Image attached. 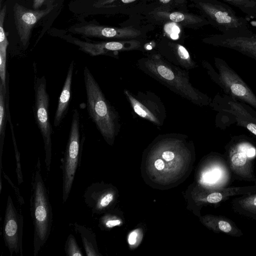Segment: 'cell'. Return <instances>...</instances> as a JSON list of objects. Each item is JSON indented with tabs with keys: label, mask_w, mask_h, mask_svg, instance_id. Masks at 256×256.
Wrapping results in <instances>:
<instances>
[{
	"label": "cell",
	"mask_w": 256,
	"mask_h": 256,
	"mask_svg": "<svg viewBox=\"0 0 256 256\" xmlns=\"http://www.w3.org/2000/svg\"><path fill=\"white\" fill-rule=\"evenodd\" d=\"M138 67L170 90L198 106L210 105L212 100L192 84L188 72L158 54L140 60Z\"/></svg>",
	"instance_id": "obj_1"
},
{
	"label": "cell",
	"mask_w": 256,
	"mask_h": 256,
	"mask_svg": "<svg viewBox=\"0 0 256 256\" xmlns=\"http://www.w3.org/2000/svg\"><path fill=\"white\" fill-rule=\"evenodd\" d=\"M30 202L34 226V256H36L49 238L52 223V208L42 178L39 157L32 170Z\"/></svg>",
	"instance_id": "obj_2"
},
{
	"label": "cell",
	"mask_w": 256,
	"mask_h": 256,
	"mask_svg": "<svg viewBox=\"0 0 256 256\" xmlns=\"http://www.w3.org/2000/svg\"><path fill=\"white\" fill-rule=\"evenodd\" d=\"M84 79L88 114L104 139L110 144L120 130L119 115L87 66L84 69Z\"/></svg>",
	"instance_id": "obj_3"
},
{
	"label": "cell",
	"mask_w": 256,
	"mask_h": 256,
	"mask_svg": "<svg viewBox=\"0 0 256 256\" xmlns=\"http://www.w3.org/2000/svg\"><path fill=\"white\" fill-rule=\"evenodd\" d=\"M84 139L81 134L80 114L78 110L74 109L64 156L61 159L63 202L69 197L77 168L80 166Z\"/></svg>",
	"instance_id": "obj_4"
},
{
	"label": "cell",
	"mask_w": 256,
	"mask_h": 256,
	"mask_svg": "<svg viewBox=\"0 0 256 256\" xmlns=\"http://www.w3.org/2000/svg\"><path fill=\"white\" fill-rule=\"evenodd\" d=\"M224 154L234 179L256 182L254 158L256 148L245 136L232 138L225 147Z\"/></svg>",
	"instance_id": "obj_5"
},
{
	"label": "cell",
	"mask_w": 256,
	"mask_h": 256,
	"mask_svg": "<svg viewBox=\"0 0 256 256\" xmlns=\"http://www.w3.org/2000/svg\"><path fill=\"white\" fill-rule=\"evenodd\" d=\"M214 64L218 73L210 64L206 68L211 79L226 95L256 109V96L238 74L220 58H215Z\"/></svg>",
	"instance_id": "obj_6"
},
{
	"label": "cell",
	"mask_w": 256,
	"mask_h": 256,
	"mask_svg": "<svg viewBox=\"0 0 256 256\" xmlns=\"http://www.w3.org/2000/svg\"><path fill=\"white\" fill-rule=\"evenodd\" d=\"M34 90V116L42 137L45 152L44 162L46 170L49 172L52 158V136L53 130L50 120V97L46 91V82L44 76L35 78Z\"/></svg>",
	"instance_id": "obj_7"
},
{
	"label": "cell",
	"mask_w": 256,
	"mask_h": 256,
	"mask_svg": "<svg viewBox=\"0 0 256 256\" xmlns=\"http://www.w3.org/2000/svg\"><path fill=\"white\" fill-rule=\"evenodd\" d=\"M200 5L214 25L222 34L237 35L252 33L247 20L237 15L226 3L214 0L200 2Z\"/></svg>",
	"instance_id": "obj_8"
},
{
	"label": "cell",
	"mask_w": 256,
	"mask_h": 256,
	"mask_svg": "<svg viewBox=\"0 0 256 256\" xmlns=\"http://www.w3.org/2000/svg\"><path fill=\"white\" fill-rule=\"evenodd\" d=\"M124 94L134 112L158 126H162L166 117L165 106L160 98L150 92L134 94L128 90Z\"/></svg>",
	"instance_id": "obj_9"
},
{
	"label": "cell",
	"mask_w": 256,
	"mask_h": 256,
	"mask_svg": "<svg viewBox=\"0 0 256 256\" xmlns=\"http://www.w3.org/2000/svg\"><path fill=\"white\" fill-rule=\"evenodd\" d=\"M24 216L20 208H16L12 198L8 195L2 228V234L6 246L10 256L13 254L23 256L22 234Z\"/></svg>",
	"instance_id": "obj_10"
},
{
	"label": "cell",
	"mask_w": 256,
	"mask_h": 256,
	"mask_svg": "<svg viewBox=\"0 0 256 256\" xmlns=\"http://www.w3.org/2000/svg\"><path fill=\"white\" fill-rule=\"evenodd\" d=\"M216 104L212 103L216 110H220L232 114L238 126L244 127L256 136V110L250 106L240 102L230 96H216L214 100Z\"/></svg>",
	"instance_id": "obj_11"
},
{
	"label": "cell",
	"mask_w": 256,
	"mask_h": 256,
	"mask_svg": "<svg viewBox=\"0 0 256 256\" xmlns=\"http://www.w3.org/2000/svg\"><path fill=\"white\" fill-rule=\"evenodd\" d=\"M52 6L44 10H30L18 3L14 6V17L17 32L24 48L30 43L32 31L36 24L48 14L53 9Z\"/></svg>",
	"instance_id": "obj_12"
},
{
	"label": "cell",
	"mask_w": 256,
	"mask_h": 256,
	"mask_svg": "<svg viewBox=\"0 0 256 256\" xmlns=\"http://www.w3.org/2000/svg\"><path fill=\"white\" fill-rule=\"evenodd\" d=\"M210 43L215 46L230 48L256 60V34H220L214 36Z\"/></svg>",
	"instance_id": "obj_13"
},
{
	"label": "cell",
	"mask_w": 256,
	"mask_h": 256,
	"mask_svg": "<svg viewBox=\"0 0 256 256\" xmlns=\"http://www.w3.org/2000/svg\"><path fill=\"white\" fill-rule=\"evenodd\" d=\"M74 32L88 38H128L140 34L136 30L128 27L116 28L88 23L74 28Z\"/></svg>",
	"instance_id": "obj_14"
},
{
	"label": "cell",
	"mask_w": 256,
	"mask_h": 256,
	"mask_svg": "<svg viewBox=\"0 0 256 256\" xmlns=\"http://www.w3.org/2000/svg\"><path fill=\"white\" fill-rule=\"evenodd\" d=\"M70 41L78 46L81 50L91 56L107 54L110 52L134 50L140 46V42L136 41L90 42L73 38Z\"/></svg>",
	"instance_id": "obj_15"
},
{
	"label": "cell",
	"mask_w": 256,
	"mask_h": 256,
	"mask_svg": "<svg viewBox=\"0 0 256 256\" xmlns=\"http://www.w3.org/2000/svg\"><path fill=\"white\" fill-rule=\"evenodd\" d=\"M83 197L84 203L94 216L102 212L110 204L114 199V194L108 191L103 184L96 182L88 186Z\"/></svg>",
	"instance_id": "obj_16"
},
{
	"label": "cell",
	"mask_w": 256,
	"mask_h": 256,
	"mask_svg": "<svg viewBox=\"0 0 256 256\" xmlns=\"http://www.w3.org/2000/svg\"><path fill=\"white\" fill-rule=\"evenodd\" d=\"M74 68V62L70 64L66 80L59 96L54 120V126H58L66 115L72 94V86Z\"/></svg>",
	"instance_id": "obj_17"
},
{
	"label": "cell",
	"mask_w": 256,
	"mask_h": 256,
	"mask_svg": "<svg viewBox=\"0 0 256 256\" xmlns=\"http://www.w3.org/2000/svg\"><path fill=\"white\" fill-rule=\"evenodd\" d=\"M231 208L235 213L256 220V192L240 195L233 198Z\"/></svg>",
	"instance_id": "obj_18"
},
{
	"label": "cell",
	"mask_w": 256,
	"mask_h": 256,
	"mask_svg": "<svg viewBox=\"0 0 256 256\" xmlns=\"http://www.w3.org/2000/svg\"><path fill=\"white\" fill-rule=\"evenodd\" d=\"M76 232L81 238L86 256H98L100 255L96 244V234L92 230L76 222L73 224Z\"/></svg>",
	"instance_id": "obj_19"
},
{
	"label": "cell",
	"mask_w": 256,
	"mask_h": 256,
	"mask_svg": "<svg viewBox=\"0 0 256 256\" xmlns=\"http://www.w3.org/2000/svg\"><path fill=\"white\" fill-rule=\"evenodd\" d=\"M208 224L216 232L240 237L244 234L242 230L230 219L223 216H212L208 219Z\"/></svg>",
	"instance_id": "obj_20"
},
{
	"label": "cell",
	"mask_w": 256,
	"mask_h": 256,
	"mask_svg": "<svg viewBox=\"0 0 256 256\" xmlns=\"http://www.w3.org/2000/svg\"><path fill=\"white\" fill-rule=\"evenodd\" d=\"M7 88V87H6ZM6 90L2 84H0V186H2V156L4 140L5 138V132L6 128L8 115L6 108Z\"/></svg>",
	"instance_id": "obj_21"
},
{
	"label": "cell",
	"mask_w": 256,
	"mask_h": 256,
	"mask_svg": "<svg viewBox=\"0 0 256 256\" xmlns=\"http://www.w3.org/2000/svg\"><path fill=\"white\" fill-rule=\"evenodd\" d=\"M239 8L250 18H256V0H222Z\"/></svg>",
	"instance_id": "obj_22"
},
{
	"label": "cell",
	"mask_w": 256,
	"mask_h": 256,
	"mask_svg": "<svg viewBox=\"0 0 256 256\" xmlns=\"http://www.w3.org/2000/svg\"><path fill=\"white\" fill-rule=\"evenodd\" d=\"M64 251L67 256H83L84 254L79 247L74 235L70 234L67 238L64 245Z\"/></svg>",
	"instance_id": "obj_23"
},
{
	"label": "cell",
	"mask_w": 256,
	"mask_h": 256,
	"mask_svg": "<svg viewBox=\"0 0 256 256\" xmlns=\"http://www.w3.org/2000/svg\"><path fill=\"white\" fill-rule=\"evenodd\" d=\"M6 12V5H4L0 11V45L8 44L4 26Z\"/></svg>",
	"instance_id": "obj_24"
},
{
	"label": "cell",
	"mask_w": 256,
	"mask_h": 256,
	"mask_svg": "<svg viewBox=\"0 0 256 256\" xmlns=\"http://www.w3.org/2000/svg\"><path fill=\"white\" fill-rule=\"evenodd\" d=\"M165 31L170 36L173 40H176L178 38V34L180 32L179 28L174 24H168L165 26Z\"/></svg>",
	"instance_id": "obj_25"
},
{
	"label": "cell",
	"mask_w": 256,
	"mask_h": 256,
	"mask_svg": "<svg viewBox=\"0 0 256 256\" xmlns=\"http://www.w3.org/2000/svg\"><path fill=\"white\" fill-rule=\"evenodd\" d=\"M2 174H3L4 178L7 180L10 184L12 186V188H13L16 196L17 200L19 204H20L21 205L24 204V202L22 196L20 194L18 188L14 184L9 177L4 172H2Z\"/></svg>",
	"instance_id": "obj_26"
},
{
	"label": "cell",
	"mask_w": 256,
	"mask_h": 256,
	"mask_svg": "<svg viewBox=\"0 0 256 256\" xmlns=\"http://www.w3.org/2000/svg\"><path fill=\"white\" fill-rule=\"evenodd\" d=\"M169 18L174 22H180L185 19V15L180 12H174L170 14Z\"/></svg>",
	"instance_id": "obj_27"
},
{
	"label": "cell",
	"mask_w": 256,
	"mask_h": 256,
	"mask_svg": "<svg viewBox=\"0 0 256 256\" xmlns=\"http://www.w3.org/2000/svg\"><path fill=\"white\" fill-rule=\"evenodd\" d=\"M162 156L166 161L170 162L174 158L175 154L172 150H166L162 152Z\"/></svg>",
	"instance_id": "obj_28"
},
{
	"label": "cell",
	"mask_w": 256,
	"mask_h": 256,
	"mask_svg": "<svg viewBox=\"0 0 256 256\" xmlns=\"http://www.w3.org/2000/svg\"><path fill=\"white\" fill-rule=\"evenodd\" d=\"M49 0H33L32 8L34 10H39L42 6L47 4Z\"/></svg>",
	"instance_id": "obj_29"
},
{
	"label": "cell",
	"mask_w": 256,
	"mask_h": 256,
	"mask_svg": "<svg viewBox=\"0 0 256 256\" xmlns=\"http://www.w3.org/2000/svg\"><path fill=\"white\" fill-rule=\"evenodd\" d=\"M154 166L158 170H160L164 169V164L162 159L159 158L155 161Z\"/></svg>",
	"instance_id": "obj_30"
},
{
	"label": "cell",
	"mask_w": 256,
	"mask_h": 256,
	"mask_svg": "<svg viewBox=\"0 0 256 256\" xmlns=\"http://www.w3.org/2000/svg\"><path fill=\"white\" fill-rule=\"evenodd\" d=\"M137 234L135 232H132L128 236V242L130 244H134L136 242Z\"/></svg>",
	"instance_id": "obj_31"
},
{
	"label": "cell",
	"mask_w": 256,
	"mask_h": 256,
	"mask_svg": "<svg viewBox=\"0 0 256 256\" xmlns=\"http://www.w3.org/2000/svg\"><path fill=\"white\" fill-rule=\"evenodd\" d=\"M124 3L128 4L135 1L136 0H121Z\"/></svg>",
	"instance_id": "obj_32"
},
{
	"label": "cell",
	"mask_w": 256,
	"mask_h": 256,
	"mask_svg": "<svg viewBox=\"0 0 256 256\" xmlns=\"http://www.w3.org/2000/svg\"><path fill=\"white\" fill-rule=\"evenodd\" d=\"M170 0H160V1L164 4L168 3Z\"/></svg>",
	"instance_id": "obj_33"
},
{
	"label": "cell",
	"mask_w": 256,
	"mask_h": 256,
	"mask_svg": "<svg viewBox=\"0 0 256 256\" xmlns=\"http://www.w3.org/2000/svg\"><path fill=\"white\" fill-rule=\"evenodd\" d=\"M146 49L147 50H150L152 49V46L150 45H148L146 47Z\"/></svg>",
	"instance_id": "obj_34"
},
{
	"label": "cell",
	"mask_w": 256,
	"mask_h": 256,
	"mask_svg": "<svg viewBox=\"0 0 256 256\" xmlns=\"http://www.w3.org/2000/svg\"><path fill=\"white\" fill-rule=\"evenodd\" d=\"M255 184H256V182H255Z\"/></svg>",
	"instance_id": "obj_35"
}]
</instances>
